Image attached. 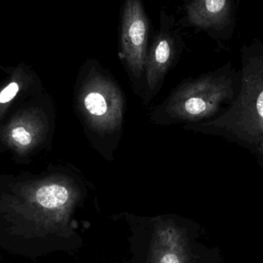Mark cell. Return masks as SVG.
Masks as SVG:
<instances>
[{
	"instance_id": "cell-1",
	"label": "cell",
	"mask_w": 263,
	"mask_h": 263,
	"mask_svg": "<svg viewBox=\"0 0 263 263\" xmlns=\"http://www.w3.org/2000/svg\"><path fill=\"white\" fill-rule=\"evenodd\" d=\"M76 112L89 145L105 160H115L124 132L126 98L114 76L96 61L88 62L75 84Z\"/></svg>"
},
{
	"instance_id": "cell-2",
	"label": "cell",
	"mask_w": 263,
	"mask_h": 263,
	"mask_svg": "<svg viewBox=\"0 0 263 263\" xmlns=\"http://www.w3.org/2000/svg\"><path fill=\"white\" fill-rule=\"evenodd\" d=\"M233 84L218 72L183 80L153 109L150 121L162 126L209 121L230 101Z\"/></svg>"
},
{
	"instance_id": "cell-3",
	"label": "cell",
	"mask_w": 263,
	"mask_h": 263,
	"mask_svg": "<svg viewBox=\"0 0 263 263\" xmlns=\"http://www.w3.org/2000/svg\"><path fill=\"white\" fill-rule=\"evenodd\" d=\"M183 129L221 136L256 150L263 143V66L244 69L239 94L222 115Z\"/></svg>"
},
{
	"instance_id": "cell-4",
	"label": "cell",
	"mask_w": 263,
	"mask_h": 263,
	"mask_svg": "<svg viewBox=\"0 0 263 263\" xmlns=\"http://www.w3.org/2000/svg\"><path fill=\"white\" fill-rule=\"evenodd\" d=\"M122 24L120 58L124 63L132 89L141 98L147 55L148 22L139 0L126 1Z\"/></svg>"
},
{
	"instance_id": "cell-5",
	"label": "cell",
	"mask_w": 263,
	"mask_h": 263,
	"mask_svg": "<svg viewBox=\"0 0 263 263\" xmlns=\"http://www.w3.org/2000/svg\"><path fill=\"white\" fill-rule=\"evenodd\" d=\"M174 58L173 43L165 37L159 38L147 53L143 91L140 98L144 106L149 104L160 92Z\"/></svg>"
},
{
	"instance_id": "cell-6",
	"label": "cell",
	"mask_w": 263,
	"mask_h": 263,
	"mask_svg": "<svg viewBox=\"0 0 263 263\" xmlns=\"http://www.w3.org/2000/svg\"><path fill=\"white\" fill-rule=\"evenodd\" d=\"M228 12V0H198L192 11V17L201 26H212L222 23Z\"/></svg>"
},
{
	"instance_id": "cell-7",
	"label": "cell",
	"mask_w": 263,
	"mask_h": 263,
	"mask_svg": "<svg viewBox=\"0 0 263 263\" xmlns=\"http://www.w3.org/2000/svg\"><path fill=\"white\" fill-rule=\"evenodd\" d=\"M10 135L14 142L22 146L29 145L32 142V135L23 126H15L11 130Z\"/></svg>"
},
{
	"instance_id": "cell-8",
	"label": "cell",
	"mask_w": 263,
	"mask_h": 263,
	"mask_svg": "<svg viewBox=\"0 0 263 263\" xmlns=\"http://www.w3.org/2000/svg\"><path fill=\"white\" fill-rule=\"evenodd\" d=\"M18 91V84L16 83H10L0 92V103H6L10 101L15 97Z\"/></svg>"
},
{
	"instance_id": "cell-9",
	"label": "cell",
	"mask_w": 263,
	"mask_h": 263,
	"mask_svg": "<svg viewBox=\"0 0 263 263\" xmlns=\"http://www.w3.org/2000/svg\"><path fill=\"white\" fill-rule=\"evenodd\" d=\"M160 263H179V260L176 255L168 253L162 258Z\"/></svg>"
},
{
	"instance_id": "cell-10",
	"label": "cell",
	"mask_w": 263,
	"mask_h": 263,
	"mask_svg": "<svg viewBox=\"0 0 263 263\" xmlns=\"http://www.w3.org/2000/svg\"><path fill=\"white\" fill-rule=\"evenodd\" d=\"M256 151L257 153L258 156L260 159L261 162H263V143L256 148Z\"/></svg>"
}]
</instances>
